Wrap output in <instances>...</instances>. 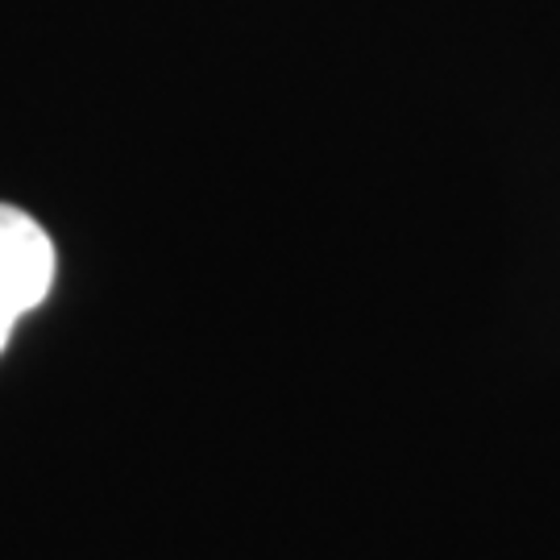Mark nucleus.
<instances>
[{"mask_svg": "<svg viewBox=\"0 0 560 560\" xmlns=\"http://www.w3.org/2000/svg\"><path fill=\"white\" fill-rule=\"evenodd\" d=\"M55 282V245L30 212L0 203V353L25 312H34Z\"/></svg>", "mask_w": 560, "mask_h": 560, "instance_id": "f257e3e1", "label": "nucleus"}]
</instances>
